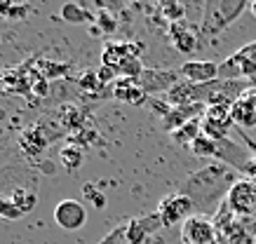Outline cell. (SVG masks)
<instances>
[{"mask_svg": "<svg viewBox=\"0 0 256 244\" xmlns=\"http://www.w3.org/2000/svg\"><path fill=\"white\" fill-rule=\"evenodd\" d=\"M240 181L233 167L221 165V162H212V165L202 167L198 172H190L181 181L178 193L186 195L193 202L195 212L200 216H216V212L224 207L228 200V193L235 183Z\"/></svg>", "mask_w": 256, "mask_h": 244, "instance_id": "6da1fadb", "label": "cell"}, {"mask_svg": "<svg viewBox=\"0 0 256 244\" xmlns=\"http://www.w3.org/2000/svg\"><path fill=\"white\" fill-rule=\"evenodd\" d=\"M247 9H249L247 0H207V2H202V16H200V26H198L200 40L218 38Z\"/></svg>", "mask_w": 256, "mask_h": 244, "instance_id": "7a4b0ae2", "label": "cell"}, {"mask_svg": "<svg viewBox=\"0 0 256 244\" xmlns=\"http://www.w3.org/2000/svg\"><path fill=\"white\" fill-rule=\"evenodd\" d=\"M193 214H195L193 202L186 195H181V193H172V195L162 197L160 205H158V216H160L164 228H174L178 223L188 221Z\"/></svg>", "mask_w": 256, "mask_h": 244, "instance_id": "3957f363", "label": "cell"}, {"mask_svg": "<svg viewBox=\"0 0 256 244\" xmlns=\"http://www.w3.org/2000/svg\"><path fill=\"white\" fill-rule=\"evenodd\" d=\"M181 80H184L181 73L174 71V68H146V71L141 73V78H136V82H139V87L150 99H156L160 94L164 96Z\"/></svg>", "mask_w": 256, "mask_h": 244, "instance_id": "277c9868", "label": "cell"}, {"mask_svg": "<svg viewBox=\"0 0 256 244\" xmlns=\"http://www.w3.org/2000/svg\"><path fill=\"white\" fill-rule=\"evenodd\" d=\"M0 176L2 179H10V188L8 190H0V195L10 200L14 207L22 209V214L31 212L36 207V200H38V186H24L22 181L14 179V165L12 167H2L0 169Z\"/></svg>", "mask_w": 256, "mask_h": 244, "instance_id": "5b68a950", "label": "cell"}, {"mask_svg": "<svg viewBox=\"0 0 256 244\" xmlns=\"http://www.w3.org/2000/svg\"><path fill=\"white\" fill-rule=\"evenodd\" d=\"M181 242L184 244H216V226L210 216L193 214L181 223Z\"/></svg>", "mask_w": 256, "mask_h": 244, "instance_id": "8992f818", "label": "cell"}, {"mask_svg": "<svg viewBox=\"0 0 256 244\" xmlns=\"http://www.w3.org/2000/svg\"><path fill=\"white\" fill-rule=\"evenodd\" d=\"M226 205L235 216H256V181L240 179L230 188Z\"/></svg>", "mask_w": 256, "mask_h": 244, "instance_id": "52a82bcc", "label": "cell"}, {"mask_svg": "<svg viewBox=\"0 0 256 244\" xmlns=\"http://www.w3.org/2000/svg\"><path fill=\"white\" fill-rule=\"evenodd\" d=\"M54 221L62 230H80L87 223V207L78 200H62L54 207Z\"/></svg>", "mask_w": 256, "mask_h": 244, "instance_id": "ba28073f", "label": "cell"}, {"mask_svg": "<svg viewBox=\"0 0 256 244\" xmlns=\"http://www.w3.org/2000/svg\"><path fill=\"white\" fill-rule=\"evenodd\" d=\"M160 228H164L160 216L156 214H146V216H136V219L127 221V242L130 244H150L153 235Z\"/></svg>", "mask_w": 256, "mask_h": 244, "instance_id": "9c48e42d", "label": "cell"}, {"mask_svg": "<svg viewBox=\"0 0 256 244\" xmlns=\"http://www.w3.org/2000/svg\"><path fill=\"white\" fill-rule=\"evenodd\" d=\"M204 113H207V103H193V106H176V108H170V113L160 120V125H162L164 132H176L178 127L188 125V122H193V120H200L204 118Z\"/></svg>", "mask_w": 256, "mask_h": 244, "instance_id": "30bf717a", "label": "cell"}, {"mask_svg": "<svg viewBox=\"0 0 256 244\" xmlns=\"http://www.w3.org/2000/svg\"><path fill=\"white\" fill-rule=\"evenodd\" d=\"M181 78L193 85H210L218 80V63L216 61H186L178 66Z\"/></svg>", "mask_w": 256, "mask_h": 244, "instance_id": "8fae6325", "label": "cell"}, {"mask_svg": "<svg viewBox=\"0 0 256 244\" xmlns=\"http://www.w3.org/2000/svg\"><path fill=\"white\" fill-rule=\"evenodd\" d=\"M110 99L130 103V106H141V103L150 101V96L139 87L136 78H118L116 82L110 85Z\"/></svg>", "mask_w": 256, "mask_h": 244, "instance_id": "7c38bea8", "label": "cell"}, {"mask_svg": "<svg viewBox=\"0 0 256 244\" xmlns=\"http://www.w3.org/2000/svg\"><path fill=\"white\" fill-rule=\"evenodd\" d=\"M50 141H52V139L47 136V132H42V127L40 125L26 127L22 134H19V148H22V153L28 160H38L40 155L47 150Z\"/></svg>", "mask_w": 256, "mask_h": 244, "instance_id": "4fadbf2b", "label": "cell"}, {"mask_svg": "<svg viewBox=\"0 0 256 244\" xmlns=\"http://www.w3.org/2000/svg\"><path fill=\"white\" fill-rule=\"evenodd\" d=\"M167 33H170V38H172V45L181 54H193L195 49L200 47V33L195 31L188 21L170 24L167 26Z\"/></svg>", "mask_w": 256, "mask_h": 244, "instance_id": "5bb4252c", "label": "cell"}, {"mask_svg": "<svg viewBox=\"0 0 256 244\" xmlns=\"http://www.w3.org/2000/svg\"><path fill=\"white\" fill-rule=\"evenodd\" d=\"M230 115H233L235 125H240L242 129H254L256 127V87L254 85L233 103Z\"/></svg>", "mask_w": 256, "mask_h": 244, "instance_id": "9a60e30c", "label": "cell"}, {"mask_svg": "<svg viewBox=\"0 0 256 244\" xmlns=\"http://www.w3.org/2000/svg\"><path fill=\"white\" fill-rule=\"evenodd\" d=\"M59 16H62L64 21H68V24H90L92 26L96 21V14L90 12L87 7L78 5V2H66L62 9H59Z\"/></svg>", "mask_w": 256, "mask_h": 244, "instance_id": "2e32d148", "label": "cell"}, {"mask_svg": "<svg viewBox=\"0 0 256 244\" xmlns=\"http://www.w3.org/2000/svg\"><path fill=\"white\" fill-rule=\"evenodd\" d=\"M59 160H62V165L68 169V172H78L82 162H85V146H80V143H64V148L59 150Z\"/></svg>", "mask_w": 256, "mask_h": 244, "instance_id": "e0dca14e", "label": "cell"}, {"mask_svg": "<svg viewBox=\"0 0 256 244\" xmlns=\"http://www.w3.org/2000/svg\"><path fill=\"white\" fill-rule=\"evenodd\" d=\"M200 134H202V118L193 120V122H188V125H184V127H178L176 132H172L170 136H172V141L176 143L178 148H190L193 141Z\"/></svg>", "mask_w": 256, "mask_h": 244, "instance_id": "ac0fdd59", "label": "cell"}, {"mask_svg": "<svg viewBox=\"0 0 256 244\" xmlns=\"http://www.w3.org/2000/svg\"><path fill=\"white\" fill-rule=\"evenodd\" d=\"M33 71L38 73V75H42L45 80L50 78H62V75H66L68 73V63H54V61H45V59H38V61H33Z\"/></svg>", "mask_w": 256, "mask_h": 244, "instance_id": "d6986e66", "label": "cell"}, {"mask_svg": "<svg viewBox=\"0 0 256 244\" xmlns=\"http://www.w3.org/2000/svg\"><path fill=\"white\" fill-rule=\"evenodd\" d=\"M158 9H160L162 19L167 21V26L178 24V21H188L186 19V5H184V2H172V0H167V2H160Z\"/></svg>", "mask_w": 256, "mask_h": 244, "instance_id": "ffe728a7", "label": "cell"}, {"mask_svg": "<svg viewBox=\"0 0 256 244\" xmlns=\"http://www.w3.org/2000/svg\"><path fill=\"white\" fill-rule=\"evenodd\" d=\"M204 118L212 120V122H216V125H221V127H226V129H233V125H235L233 115H230V108H226V106H207Z\"/></svg>", "mask_w": 256, "mask_h": 244, "instance_id": "44dd1931", "label": "cell"}, {"mask_svg": "<svg viewBox=\"0 0 256 244\" xmlns=\"http://www.w3.org/2000/svg\"><path fill=\"white\" fill-rule=\"evenodd\" d=\"M188 150H190L193 155H198V158H216V141L210 139V136L200 134Z\"/></svg>", "mask_w": 256, "mask_h": 244, "instance_id": "7402d4cb", "label": "cell"}, {"mask_svg": "<svg viewBox=\"0 0 256 244\" xmlns=\"http://www.w3.org/2000/svg\"><path fill=\"white\" fill-rule=\"evenodd\" d=\"M78 87L85 92L87 96H96L104 89V85H101L99 75H96V71H85L78 75Z\"/></svg>", "mask_w": 256, "mask_h": 244, "instance_id": "603a6c76", "label": "cell"}, {"mask_svg": "<svg viewBox=\"0 0 256 244\" xmlns=\"http://www.w3.org/2000/svg\"><path fill=\"white\" fill-rule=\"evenodd\" d=\"M94 26H96L104 35H110V33L118 31V19L110 14L108 9H99V12H96V21H94Z\"/></svg>", "mask_w": 256, "mask_h": 244, "instance_id": "cb8c5ba5", "label": "cell"}, {"mask_svg": "<svg viewBox=\"0 0 256 244\" xmlns=\"http://www.w3.org/2000/svg\"><path fill=\"white\" fill-rule=\"evenodd\" d=\"M28 14V5H12V2H0V19H12L22 21Z\"/></svg>", "mask_w": 256, "mask_h": 244, "instance_id": "d4e9b609", "label": "cell"}, {"mask_svg": "<svg viewBox=\"0 0 256 244\" xmlns=\"http://www.w3.org/2000/svg\"><path fill=\"white\" fill-rule=\"evenodd\" d=\"M82 195H85V200L94 207V209H106V195L99 193L92 183H85V186H82Z\"/></svg>", "mask_w": 256, "mask_h": 244, "instance_id": "484cf974", "label": "cell"}, {"mask_svg": "<svg viewBox=\"0 0 256 244\" xmlns=\"http://www.w3.org/2000/svg\"><path fill=\"white\" fill-rule=\"evenodd\" d=\"M99 244H130L127 242V223H118Z\"/></svg>", "mask_w": 256, "mask_h": 244, "instance_id": "4316f807", "label": "cell"}, {"mask_svg": "<svg viewBox=\"0 0 256 244\" xmlns=\"http://www.w3.org/2000/svg\"><path fill=\"white\" fill-rule=\"evenodd\" d=\"M0 216L2 219H8V221H16V219H22L24 214L19 207H14L10 200H5V197L0 195Z\"/></svg>", "mask_w": 256, "mask_h": 244, "instance_id": "83f0119b", "label": "cell"}, {"mask_svg": "<svg viewBox=\"0 0 256 244\" xmlns=\"http://www.w3.org/2000/svg\"><path fill=\"white\" fill-rule=\"evenodd\" d=\"M249 12L256 16V0H254V2H249Z\"/></svg>", "mask_w": 256, "mask_h": 244, "instance_id": "f1b7e54d", "label": "cell"}]
</instances>
